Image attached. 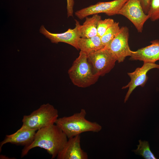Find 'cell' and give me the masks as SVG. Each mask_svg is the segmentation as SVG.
<instances>
[{
    "label": "cell",
    "instance_id": "6da1fadb",
    "mask_svg": "<svg viewBox=\"0 0 159 159\" xmlns=\"http://www.w3.org/2000/svg\"><path fill=\"white\" fill-rule=\"evenodd\" d=\"M68 138L62 130L55 124L38 130L33 141L29 145L24 146L21 156L27 154L34 148L44 149L52 156V159L57 157L66 143Z\"/></svg>",
    "mask_w": 159,
    "mask_h": 159
},
{
    "label": "cell",
    "instance_id": "7a4b0ae2",
    "mask_svg": "<svg viewBox=\"0 0 159 159\" xmlns=\"http://www.w3.org/2000/svg\"><path fill=\"white\" fill-rule=\"evenodd\" d=\"M87 113L84 109L69 116L57 119L55 124L58 126L68 138L86 132H98L102 129L96 122H91L85 118Z\"/></svg>",
    "mask_w": 159,
    "mask_h": 159
},
{
    "label": "cell",
    "instance_id": "3957f363",
    "mask_svg": "<svg viewBox=\"0 0 159 159\" xmlns=\"http://www.w3.org/2000/svg\"><path fill=\"white\" fill-rule=\"evenodd\" d=\"M68 73L73 84L82 88L94 84L100 77L93 73L88 61L87 54L82 51L69 69Z\"/></svg>",
    "mask_w": 159,
    "mask_h": 159
},
{
    "label": "cell",
    "instance_id": "277c9868",
    "mask_svg": "<svg viewBox=\"0 0 159 159\" xmlns=\"http://www.w3.org/2000/svg\"><path fill=\"white\" fill-rule=\"evenodd\" d=\"M58 116V110L52 105L44 104L29 115H24L22 125L38 130L55 124Z\"/></svg>",
    "mask_w": 159,
    "mask_h": 159
},
{
    "label": "cell",
    "instance_id": "5b68a950",
    "mask_svg": "<svg viewBox=\"0 0 159 159\" xmlns=\"http://www.w3.org/2000/svg\"><path fill=\"white\" fill-rule=\"evenodd\" d=\"M87 59L93 73L99 77L110 72L117 61L112 54L105 47L88 54Z\"/></svg>",
    "mask_w": 159,
    "mask_h": 159
},
{
    "label": "cell",
    "instance_id": "8992f818",
    "mask_svg": "<svg viewBox=\"0 0 159 159\" xmlns=\"http://www.w3.org/2000/svg\"><path fill=\"white\" fill-rule=\"evenodd\" d=\"M117 14L125 17L133 24L139 32H142L145 22L149 19L143 11L139 0H128Z\"/></svg>",
    "mask_w": 159,
    "mask_h": 159
},
{
    "label": "cell",
    "instance_id": "52a82bcc",
    "mask_svg": "<svg viewBox=\"0 0 159 159\" xmlns=\"http://www.w3.org/2000/svg\"><path fill=\"white\" fill-rule=\"evenodd\" d=\"M128 0H114L108 2H99L75 12L76 16L82 19L90 15L104 13L108 16L117 14Z\"/></svg>",
    "mask_w": 159,
    "mask_h": 159
},
{
    "label": "cell",
    "instance_id": "ba28073f",
    "mask_svg": "<svg viewBox=\"0 0 159 159\" xmlns=\"http://www.w3.org/2000/svg\"><path fill=\"white\" fill-rule=\"evenodd\" d=\"M129 30L126 26H122L118 35L107 46V49L115 58L118 63L123 62L125 58L130 56L132 51L128 45Z\"/></svg>",
    "mask_w": 159,
    "mask_h": 159
},
{
    "label": "cell",
    "instance_id": "9c48e42d",
    "mask_svg": "<svg viewBox=\"0 0 159 159\" xmlns=\"http://www.w3.org/2000/svg\"><path fill=\"white\" fill-rule=\"evenodd\" d=\"M75 20V28L73 29L69 28L64 32L52 33L48 31L43 25L40 27V32L49 39L53 43L64 42L70 45L77 50L79 49L78 43L81 37L80 28L81 25L78 21Z\"/></svg>",
    "mask_w": 159,
    "mask_h": 159
},
{
    "label": "cell",
    "instance_id": "30bf717a",
    "mask_svg": "<svg viewBox=\"0 0 159 159\" xmlns=\"http://www.w3.org/2000/svg\"><path fill=\"white\" fill-rule=\"evenodd\" d=\"M143 66L138 67L134 71L127 73L131 80L127 85L122 87V89L128 88V91L125 95L124 102L128 100L133 91L138 86L144 87L148 81V77L147 75L148 72L150 69L157 68L159 69V64L155 63L144 62Z\"/></svg>",
    "mask_w": 159,
    "mask_h": 159
},
{
    "label": "cell",
    "instance_id": "8fae6325",
    "mask_svg": "<svg viewBox=\"0 0 159 159\" xmlns=\"http://www.w3.org/2000/svg\"><path fill=\"white\" fill-rule=\"evenodd\" d=\"M81 137L78 135L68 138L64 146L58 154L57 159H87L88 155L81 148Z\"/></svg>",
    "mask_w": 159,
    "mask_h": 159
},
{
    "label": "cell",
    "instance_id": "7c38bea8",
    "mask_svg": "<svg viewBox=\"0 0 159 159\" xmlns=\"http://www.w3.org/2000/svg\"><path fill=\"white\" fill-rule=\"evenodd\" d=\"M37 130L22 125L20 128L14 133L6 135L4 140L0 143V151L3 146L7 143L24 147L28 146L33 141Z\"/></svg>",
    "mask_w": 159,
    "mask_h": 159
},
{
    "label": "cell",
    "instance_id": "4fadbf2b",
    "mask_svg": "<svg viewBox=\"0 0 159 159\" xmlns=\"http://www.w3.org/2000/svg\"><path fill=\"white\" fill-rule=\"evenodd\" d=\"M151 44L145 47L132 51L130 60L155 63L159 60V40L150 42Z\"/></svg>",
    "mask_w": 159,
    "mask_h": 159
},
{
    "label": "cell",
    "instance_id": "5bb4252c",
    "mask_svg": "<svg viewBox=\"0 0 159 159\" xmlns=\"http://www.w3.org/2000/svg\"><path fill=\"white\" fill-rule=\"evenodd\" d=\"M85 18V21L80 27L81 37L89 38L97 35V24L101 19V16L96 14Z\"/></svg>",
    "mask_w": 159,
    "mask_h": 159
},
{
    "label": "cell",
    "instance_id": "9a60e30c",
    "mask_svg": "<svg viewBox=\"0 0 159 159\" xmlns=\"http://www.w3.org/2000/svg\"><path fill=\"white\" fill-rule=\"evenodd\" d=\"M78 44L80 51L87 54L105 47L102 42L100 37L97 35L89 38L80 37Z\"/></svg>",
    "mask_w": 159,
    "mask_h": 159
},
{
    "label": "cell",
    "instance_id": "2e32d148",
    "mask_svg": "<svg viewBox=\"0 0 159 159\" xmlns=\"http://www.w3.org/2000/svg\"><path fill=\"white\" fill-rule=\"evenodd\" d=\"M118 22H115L100 37L104 47L108 45L120 32V28Z\"/></svg>",
    "mask_w": 159,
    "mask_h": 159
},
{
    "label": "cell",
    "instance_id": "e0dca14e",
    "mask_svg": "<svg viewBox=\"0 0 159 159\" xmlns=\"http://www.w3.org/2000/svg\"><path fill=\"white\" fill-rule=\"evenodd\" d=\"M139 144L137 148L133 151L136 154L141 155L146 159H156L150 148L148 142L147 141L139 140Z\"/></svg>",
    "mask_w": 159,
    "mask_h": 159
},
{
    "label": "cell",
    "instance_id": "ac0fdd59",
    "mask_svg": "<svg viewBox=\"0 0 159 159\" xmlns=\"http://www.w3.org/2000/svg\"><path fill=\"white\" fill-rule=\"evenodd\" d=\"M147 14L152 21L159 19V0H151Z\"/></svg>",
    "mask_w": 159,
    "mask_h": 159
},
{
    "label": "cell",
    "instance_id": "d6986e66",
    "mask_svg": "<svg viewBox=\"0 0 159 159\" xmlns=\"http://www.w3.org/2000/svg\"><path fill=\"white\" fill-rule=\"evenodd\" d=\"M114 22L113 19L110 18L99 20L97 24V35L102 37Z\"/></svg>",
    "mask_w": 159,
    "mask_h": 159
},
{
    "label": "cell",
    "instance_id": "ffe728a7",
    "mask_svg": "<svg viewBox=\"0 0 159 159\" xmlns=\"http://www.w3.org/2000/svg\"><path fill=\"white\" fill-rule=\"evenodd\" d=\"M67 10L68 17L73 16V6L74 4V0H67Z\"/></svg>",
    "mask_w": 159,
    "mask_h": 159
},
{
    "label": "cell",
    "instance_id": "44dd1931",
    "mask_svg": "<svg viewBox=\"0 0 159 159\" xmlns=\"http://www.w3.org/2000/svg\"><path fill=\"white\" fill-rule=\"evenodd\" d=\"M144 13L147 14L151 0H139Z\"/></svg>",
    "mask_w": 159,
    "mask_h": 159
}]
</instances>
